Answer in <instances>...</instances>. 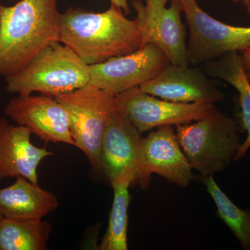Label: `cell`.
<instances>
[{"mask_svg":"<svg viewBox=\"0 0 250 250\" xmlns=\"http://www.w3.org/2000/svg\"><path fill=\"white\" fill-rule=\"evenodd\" d=\"M206 74L208 77L228 82L239 95L241 106V125L247 133L233 161L241 160L250 148V82L247 76L242 55L239 52H229L205 64Z\"/></svg>","mask_w":250,"mask_h":250,"instance_id":"obj_16","label":"cell"},{"mask_svg":"<svg viewBox=\"0 0 250 250\" xmlns=\"http://www.w3.org/2000/svg\"><path fill=\"white\" fill-rule=\"evenodd\" d=\"M170 63L159 47L147 44L131 53L89 65L88 84L116 95L139 87Z\"/></svg>","mask_w":250,"mask_h":250,"instance_id":"obj_9","label":"cell"},{"mask_svg":"<svg viewBox=\"0 0 250 250\" xmlns=\"http://www.w3.org/2000/svg\"><path fill=\"white\" fill-rule=\"evenodd\" d=\"M208 77L198 67L170 63L139 88L145 93L173 103L223 101L225 95Z\"/></svg>","mask_w":250,"mask_h":250,"instance_id":"obj_13","label":"cell"},{"mask_svg":"<svg viewBox=\"0 0 250 250\" xmlns=\"http://www.w3.org/2000/svg\"><path fill=\"white\" fill-rule=\"evenodd\" d=\"M9 1H16V0H9Z\"/></svg>","mask_w":250,"mask_h":250,"instance_id":"obj_26","label":"cell"},{"mask_svg":"<svg viewBox=\"0 0 250 250\" xmlns=\"http://www.w3.org/2000/svg\"><path fill=\"white\" fill-rule=\"evenodd\" d=\"M58 41L71 49L87 65L100 63L141 48L136 20L111 4L101 13L69 8L59 15Z\"/></svg>","mask_w":250,"mask_h":250,"instance_id":"obj_1","label":"cell"},{"mask_svg":"<svg viewBox=\"0 0 250 250\" xmlns=\"http://www.w3.org/2000/svg\"><path fill=\"white\" fill-rule=\"evenodd\" d=\"M175 126L184 154L202 177L226 170L241 146L238 123L217 108L193 123Z\"/></svg>","mask_w":250,"mask_h":250,"instance_id":"obj_4","label":"cell"},{"mask_svg":"<svg viewBox=\"0 0 250 250\" xmlns=\"http://www.w3.org/2000/svg\"><path fill=\"white\" fill-rule=\"evenodd\" d=\"M129 181L111 185L113 189L108 228L99 246L100 250H127L128 208L130 203Z\"/></svg>","mask_w":250,"mask_h":250,"instance_id":"obj_19","label":"cell"},{"mask_svg":"<svg viewBox=\"0 0 250 250\" xmlns=\"http://www.w3.org/2000/svg\"><path fill=\"white\" fill-rule=\"evenodd\" d=\"M189 28V64H206L229 52L250 49V27L229 25L215 19L199 6L197 0H181Z\"/></svg>","mask_w":250,"mask_h":250,"instance_id":"obj_6","label":"cell"},{"mask_svg":"<svg viewBox=\"0 0 250 250\" xmlns=\"http://www.w3.org/2000/svg\"><path fill=\"white\" fill-rule=\"evenodd\" d=\"M143 139L116 104L106 121L100 152V171L111 185L124 181L134 185Z\"/></svg>","mask_w":250,"mask_h":250,"instance_id":"obj_11","label":"cell"},{"mask_svg":"<svg viewBox=\"0 0 250 250\" xmlns=\"http://www.w3.org/2000/svg\"><path fill=\"white\" fill-rule=\"evenodd\" d=\"M59 205L52 192L21 176L12 185L0 189V212L6 218L42 220Z\"/></svg>","mask_w":250,"mask_h":250,"instance_id":"obj_15","label":"cell"},{"mask_svg":"<svg viewBox=\"0 0 250 250\" xmlns=\"http://www.w3.org/2000/svg\"><path fill=\"white\" fill-rule=\"evenodd\" d=\"M132 0L136 22L141 38V47L153 44L159 47L171 64L190 65L188 58L187 30L182 22L181 0Z\"/></svg>","mask_w":250,"mask_h":250,"instance_id":"obj_7","label":"cell"},{"mask_svg":"<svg viewBox=\"0 0 250 250\" xmlns=\"http://www.w3.org/2000/svg\"><path fill=\"white\" fill-rule=\"evenodd\" d=\"M202 183L215 202L217 215L239 242L243 250H250V209H242L219 187L213 175L202 177Z\"/></svg>","mask_w":250,"mask_h":250,"instance_id":"obj_18","label":"cell"},{"mask_svg":"<svg viewBox=\"0 0 250 250\" xmlns=\"http://www.w3.org/2000/svg\"><path fill=\"white\" fill-rule=\"evenodd\" d=\"M3 215H1V212H0V218H2Z\"/></svg>","mask_w":250,"mask_h":250,"instance_id":"obj_25","label":"cell"},{"mask_svg":"<svg viewBox=\"0 0 250 250\" xmlns=\"http://www.w3.org/2000/svg\"><path fill=\"white\" fill-rule=\"evenodd\" d=\"M235 3H241L247 10L250 8V0H232Z\"/></svg>","mask_w":250,"mask_h":250,"instance_id":"obj_22","label":"cell"},{"mask_svg":"<svg viewBox=\"0 0 250 250\" xmlns=\"http://www.w3.org/2000/svg\"><path fill=\"white\" fill-rule=\"evenodd\" d=\"M154 173L182 188L187 187L195 179L173 126H159L143 138L134 184L147 188Z\"/></svg>","mask_w":250,"mask_h":250,"instance_id":"obj_10","label":"cell"},{"mask_svg":"<svg viewBox=\"0 0 250 250\" xmlns=\"http://www.w3.org/2000/svg\"><path fill=\"white\" fill-rule=\"evenodd\" d=\"M247 76H248V80L250 82V71L247 72Z\"/></svg>","mask_w":250,"mask_h":250,"instance_id":"obj_23","label":"cell"},{"mask_svg":"<svg viewBox=\"0 0 250 250\" xmlns=\"http://www.w3.org/2000/svg\"><path fill=\"white\" fill-rule=\"evenodd\" d=\"M52 228L42 220L0 218V250H46Z\"/></svg>","mask_w":250,"mask_h":250,"instance_id":"obj_17","label":"cell"},{"mask_svg":"<svg viewBox=\"0 0 250 250\" xmlns=\"http://www.w3.org/2000/svg\"><path fill=\"white\" fill-rule=\"evenodd\" d=\"M31 134L25 126L10 124L0 118V182L21 176L39 184L38 167L53 153L33 145Z\"/></svg>","mask_w":250,"mask_h":250,"instance_id":"obj_14","label":"cell"},{"mask_svg":"<svg viewBox=\"0 0 250 250\" xmlns=\"http://www.w3.org/2000/svg\"><path fill=\"white\" fill-rule=\"evenodd\" d=\"M241 55L246 71H250V49H248L246 52H243Z\"/></svg>","mask_w":250,"mask_h":250,"instance_id":"obj_21","label":"cell"},{"mask_svg":"<svg viewBox=\"0 0 250 250\" xmlns=\"http://www.w3.org/2000/svg\"><path fill=\"white\" fill-rule=\"evenodd\" d=\"M57 0L0 2V77L21 71L45 47L58 41Z\"/></svg>","mask_w":250,"mask_h":250,"instance_id":"obj_2","label":"cell"},{"mask_svg":"<svg viewBox=\"0 0 250 250\" xmlns=\"http://www.w3.org/2000/svg\"><path fill=\"white\" fill-rule=\"evenodd\" d=\"M4 113L45 143H63L75 147L67 110L52 97L18 95L10 100Z\"/></svg>","mask_w":250,"mask_h":250,"instance_id":"obj_12","label":"cell"},{"mask_svg":"<svg viewBox=\"0 0 250 250\" xmlns=\"http://www.w3.org/2000/svg\"><path fill=\"white\" fill-rule=\"evenodd\" d=\"M111 4L121 8L125 14H130V8L128 0H110Z\"/></svg>","mask_w":250,"mask_h":250,"instance_id":"obj_20","label":"cell"},{"mask_svg":"<svg viewBox=\"0 0 250 250\" xmlns=\"http://www.w3.org/2000/svg\"><path fill=\"white\" fill-rule=\"evenodd\" d=\"M89 65L71 49L55 42L42 49L21 71L6 77V90L18 95L55 97L88 84Z\"/></svg>","mask_w":250,"mask_h":250,"instance_id":"obj_3","label":"cell"},{"mask_svg":"<svg viewBox=\"0 0 250 250\" xmlns=\"http://www.w3.org/2000/svg\"><path fill=\"white\" fill-rule=\"evenodd\" d=\"M117 106L143 134L159 126L198 121L216 109L212 103H177L145 93L139 87L115 96Z\"/></svg>","mask_w":250,"mask_h":250,"instance_id":"obj_8","label":"cell"},{"mask_svg":"<svg viewBox=\"0 0 250 250\" xmlns=\"http://www.w3.org/2000/svg\"><path fill=\"white\" fill-rule=\"evenodd\" d=\"M111 93L89 84L55 97L68 113L70 134L94 170L100 171V152L106 121L116 104Z\"/></svg>","mask_w":250,"mask_h":250,"instance_id":"obj_5","label":"cell"},{"mask_svg":"<svg viewBox=\"0 0 250 250\" xmlns=\"http://www.w3.org/2000/svg\"><path fill=\"white\" fill-rule=\"evenodd\" d=\"M247 11H248V14H250V9H249L247 10Z\"/></svg>","mask_w":250,"mask_h":250,"instance_id":"obj_24","label":"cell"}]
</instances>
